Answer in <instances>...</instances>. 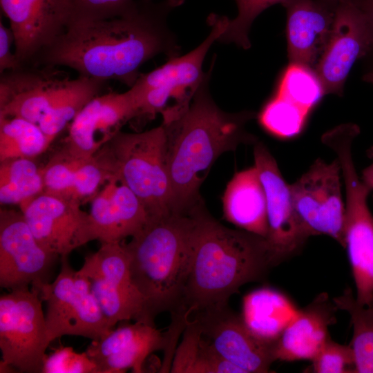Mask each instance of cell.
I'll return each instance as SVG.
<instances>
[{"mask_svg":"<svg viewBox=\"0 0 373 373\" xmlns=\"http://www.w3.org/2000/svg\"><path fill=\"white\" fill-rule=\"evenodd\" d=\"M184 1L137 0L119 16L74 21L34 65L66 67L79 76L116 80L131 88L149 60L160 54L169 59L180 55L167 19Z\"/></svg>","mask_w":373,"mask_h":373,"instance_id":"obj_1","label":"cell"},{"mask_svg":"<svg viewBox=\"0 0 373 373\" xmlns=\"http://www.w3.org/2000/svg\"><path fill=\"white\" fill-rule=\"evenodd\" d=\"M194 227L191 255L178 314H195L228 306L243 285L264 280L278 265L265 237L232 229L213 218L202 202L192 208Z\"/></svg>","mask_w":373,"mask_h":373,"instance_id":"obj_2","label":"cell"},{"mask_svg":"<svg viewBox=\"0 0 373 373\" xmlns=\"http://www.w3.org/2000/svg\"><path fill=\"white\" fill-rule=\"evenodd\" d=\"M216 57L187 109L176 119L162 124L166 131V162L173 192V212L186 213L202 202L200 187L215 161L241 144H255L245 129L249 111L227 113L209 91Z\"/></svg>","mask_w":373,"mask_h":373,"instance_id":"obj_3","label":"cell"},{"mask_svg":"<svg viewBox=\"0 0 373 373\" xmlns=\"http://www.w3.org/2000/svg\"><path fill=\"white\" fill-rule=\"evenodd\" d=\"M194 218L187 213H171L150 218L124 244L133 283L145 300L148 315L179 313L188 270Z\"/></svg>","mask_w":373,"mask_h":373,"instance_id":"obj_4","label":"cell"},{"mask_svg":"<svg viewBox=\"0 0 373 373\" xmlns=\"http://www.w3.org/2000/svg\"><path fill=\"white\" fill-rule=\"evenodd\" d=\"M164 126L138 133L121 131L95 155L108 173L128 186L149 218L173 212V192L166 162Z\"/></svg>","mask_w":373,"mask_h":373,"instance_id":"obj_5","label":"cell"},{"mask_svg":"<svg viewBox=\"0 0 373 373\" xmlns=\"http://www.w3.org/2000/svg\"><path fill=\"white\" fill-rule=\"evenodd\" d=\"M228 21L226 16L209 15L207 22L211 31L199 46L140 75L128 90L135 108V118L152 119L161 114L162 124H167L187 109L205 77L207 72L202 70L205 57L224 32Z\"/></svg>","mask_w":373,"mask_h":373,"instance_id":"obj_6","label":"cell"},{"mask_svg":"<svg viewBox=\"0 0 373 373\" xmlns=\"http://www.w3.org/2000/svg\"><path fill=\"white\" fill-rule=\"evenodd\" d=\"M354 138L332 137L327 144L339 162L345 189L344 241L356 287V299L373 306V214L367 198L371 193L358 175L352 155Z\"/></svg>","mask_w":373,"mask_h":373,"instance_id":"obj_7","label":"cell"},{"mask_svg":"<svg viewBox=\"0 0 373 373\" xmlns=\"http://www.w3.org/2000/svg\"><path fill=\"white\" fill-rule=\"evenodd\" d=\"M60 67L23 66L0 73V117H19L37 125L62 103L104 82Z\"/></svg>","mask_w":373,"mask_h":373,"instance_id":"obj_8","label":"cell"},{"mask_svg":"<svg viewBox=\"0 0 373 373\" xmlns=\"http://www.w3.org/2000/svg\"><path fill=\"white\" fill-rule=\"evenodd\" d=\"M39 291L31 287L10 291L0 297L1 372L42 373L46 350L51 343Z\"/></svg>","mask_w":373,"mask_h":373,"instance_id":"obj_9","label":"cell"},{"mask_svg":"<svg viewBox=\"0 0 373 373\" xmlns=\"http://www.w3.org/2000/svg\"><path fill=\"white\" fill-rule=\"evenodd\" d=\"M68 258L61 257V269L55 280L42 283L37 289L46 303L45 318L50 341L64 335L100 340L113 328L87 278L73 269Z\"/></svg>","mask_w":373,"mask_h":373,"instance_id":"obj_10","label":"cell"},{"mask_svg":"<svg viewBox=\"0 0 373 373\" xmlns=\"http://www.w3.org/2000/svg\"><path fill=\"white\" fill-rule=\"evenodd\" d=\"M86 278L110 325L135 320L155 325L147 313L144 297L131 279L129 257L122 242L102 243L88 255L77 271Z\"/></svg>","mask_w":373,"mask_h":373,"instance_id":"obj_11","label":"cell"},{"mask_svg":"<svg viewBox=\"0 0 373 373\" xmlns=\"http://www.w3.org/2000/svg\"><path fill=\"white\" fill-rule=\"evenodd\" d=\"M339 162L317 159L290 184L298 218L310 236L326 235L345 247V203Z\"/></svg>","mask_w":373,"mask_h":373,"instance_id":"obj_12","label":"cell"},{"mask_svg":"<svg viewBox=\"0 0 373 373\" xmlns=\"http://www.w3.org/2000/svg\"><path fill=\"white\" fill-rule=\"evenodd\" d=\"M59 256L37 241L21 211L0 210V285L10 291L36 289L48 282Z\"/></svg>","mask_w":373,"mask_h":373,"instance_id":"obj_13","label":"cell"},{"mask_svg":"<svg viewBox=\"0 0 373 373\" xmlns=\"http://www.w3.org/2000/svg\"><path fill=\"white\" fill-rule=\"evenodd\" d=\"M0 5L9 19L21 66L34 65L73 21L68 0H0Z\"/></svg>","mask_w":373,"mask_h":373,"instance_id":"obj_14","label":"cell"},{"mask_svg":"<svg viewBox=\"0 0 373 373\" xmlns=\"http://www.w3.org/2000/svg\"><path fill=\"white\" fill-rule=\"evenodd\" d=\"M254 158L266 198V238L279 265L297 254L310 236L295 209L290 184L284 179L275 158L263 143L254 144Z\"/></svg>","mask_w":373,"mask_h":373,"instance_id":"obj_15","label":"cell"},{"mask_svg":"<svg viewBox=\"0 0 373 373\" xmlns=\"http://www.w3.org/2000/svg\"><path fill=\"white\" fill-rule=\"evenodd\" d=\"M372 47L365 17L353 0H336L332 30L314 67L325 94L341 95L355 62Z\"/></svg>","mask_w":373,"mask_h":373,"instance_id":"obj_16","label":"cell"},{"mask_svg":"<svg viewBox=\"0 0 373 373\" xmlns=\"http://www.w3.org/2000/svg\"><path fill=\"white\" fill-rule=\"evenodd\" d=\"M81 203L41 193L19 207L39 244L61 258L90 242L89 214Z\"/></svg>","mask_w":373,"mask_h":373,"instance_id":"obj_17","label":"cell"},{"mask_svg":"<svg viewBox=\"0 0 373 373\" xmlns=\"http://www.w3.org/2000/svg\"><path fill=\"white\" fill-rule=\"evenodd\" d=\"M190 318L199 322L202 336L216 351L245 373L269 372L276 361L275 345L255 336L241 315L232 311L229 305L195 314Z\"/></svg>","mask_w":373,"mask_h":373,"instance_id":"obj_18","label":"cell"},{"mask_svg":"<svg viewBox=\"0 0 373 373\" xmlns=\"http://www.w3.org/2000/svg\"><path fill=\"white\" fill-rule=\"evenodd\" d=\"M135 116L128 90L101 93L90 100L69 124L61 149L77 158L90 157Z\"/></svg>","mask_w":373,"mask_h":373,"instance_id":"obj_19","label":"cell"},{"mask_svg":"<svg viewBox=\"0 0 373 373\" xmlns=\"http://www.w3.org/2000/svg\"><path fill=\"white\" fill-rule=\"evenodd\" d=\"M166 333L155 325L135 321L111 331L103 338L92 341L86 352L96 365L97 373H120L131 368L143 372V364L153 352L166 350Z\"/></svg>","mask_w":373,"mask_h":373,"instance_id":"obj_20","label":"cell"},{"mask_svg":"<svg viewBox=\"0 0 373 373\" xmlns=\"http://www.w3.org/2000/svg\"><path fill=\"white\" fill-rule=\"evenodd\" d=\"M90 200V241L122 242L137 234L149 220L140 199L115 178L109 179Z\"/></svg>","mask_w":373,"mask_h":373,"instance_id":"obj_21","label":"cell"},{"mask_svg":"<svg viewBox=\"0 0 373 373\" xmlns=\"http://www.w3.org/2000/svg\"><path fill=\"white\" fill-rule=\"evenodd\" d=\"M336 0H287V55L290 63L314 69L329 39Z\"/></svg>","mask_w":373,"mask_h":373,"instance_id":"obj_22","label":"cell"},{"mask_svg":"<svg viewBox=\"0 0 373 373\" xmlns=\"http://www.w3.org/2000/svg\"><path fill=\"white\" fill-rule=\"evenodd\" d=\"M338 309L325 292L298 309L275 344L276 361H312L330 338L328 327L336 323Z\"/></svg>","mask_w":373,"mask_h":373,"instance_id":"obj_23","label":"cell"},{"mask_svg":"<svg viewBox=\"0 0 373 373\" xmlns=\"http://www.w3.org/2000/svg\"><path fill=\"white\" fill-rule=\"evenodd\" d=\"M222 200L227 221L241 229L267 238L265 193L254 165L234 174L226 186Z\"/></svg>","mask_w":373,"mask_h":373,"instance_id":"obj_24","label":"cell"},{"mask_svg":"<svg viewBox=\"0 0 373 373\" xmlns=\"http://www.w3.org/2000/svg\"><path fill=\"white\" fill-rule=\"evenodd\" d=\"M298 311L286 295L264 287L244 297L241 316L255 336L275 345Z\"/></svg>","mask_w":373,"mask_h":373,"instance_id":"obj_25","label":"cell"},{"mask_svg":"<svg viewBox=\"0 0 373 373\" xmlns=\"http://www.w3.org/2000/svg\"><path fill=\"white\" fill-rule=\"evenodd\" d=\"M170 372L173 373H245L222 357L202 336L199 322L190 318L183 331Z\"/></svg>","mask_w":373,"mask_h":373,"instance_id":"obj_26","label":"cell"},{"mask_svg":"<svg viewBox=\"0 0 373 373\" xmlns=\"http://www.w3.org/2000/svg\"><path fill=\"white\" fill-rule=\"evenodd\" d=\"M338 309L350 316L353 336L350 344L354 357V373H373V306L358 303L350 288L335 297Z\"/></svg>","mask_w":373,"mask_h":373,"instance_id":"obj_27","label":"cell"},{"mask_svg":"<svg viewBox=\"0 0 373 373\" xmlns=\"http://www.w3.org/2000/svg\"><path fill=\"white\" fill-rule=\"evenodd\" d=\"M0 202L1 204H20L44 191L42 167L29 158L0 162Z\"/></svg>","mask_w":373,"mask_h":373,"instance_id":"obj_28","label":"cell"},{"mask_svg":"<svg viewBox=\"0 0 373 373\" xmlns=\"http://www.w3.org/2000/svg\"><path fill=\"white\" fill-rule=\"evenodd\" d=\"M50 144L38 125L19 117H0V162L32 159Z\"/></svg>","mask_w":373,"mask_h":373,"instance_id":"obj_29","label":"cell"},{"mask_svg":"<svg viewBox=\"0 0 373 373\" xmlns=\"http://www.w3.org/2000/svg\"><path fill=\"white\" fill-rule=\"evenodd\" d=\"M325 94L314 69L292 63L284 71L276 93L309 113Z\"/></svg>","mask_w":373,"mask_h":373,"instance_id":"obj_30","label":"cell"},{"mask_svg":"<svg viewBox=\"0 0 373 373\" xmlns=\"http://www.w3.org/2000/svg\"><path fill=\"white\" fill-rule=\"evenodd\" d=\"M309 113L290 101L275 94L258 115L261 126L268 133L280 139H291L300 135Z\"/></svg>","mask_w":373,"mask_h":373,"instance_id":"obj_31","label":"cell"},{"mask_svg":"<svg viewBox=\"0 0 373 373\" xmlns=\"http://www.w3.org/2000/svg\"><path fill=\"white\" fill-rule=\"evenodd\" d=\"M235 1L238 7V15L234 19H229L224 32L217 41L223 44H234L247 50L251 47L249 34L256 18L271 6L276 3L282 4L287 0Z\"/></svg>","mask_w":373,"mask_h":373,"instance_id":"obj_32","label":"cell"},{"mask_svg":"<svg viewBox=\"0 0 373 373\" xmlns=\"http://www.w3.org/2000/svg\"><path fill=\"white\" fill-rule=\"evenodd\" d=\"M82 160L67 154L61 149L55 153L42 167V193L73 198L74 176Z\"/></svg>","mask_w":373,"mask_h":373,"instance_id":"obj_33","label":"cell"},{"mask_svg":"<svg viewBox=\"0 0 373 373\" xmlns=\"http://www.w3.org/2000/svg\"><path fill=\"white\" fill-rule=\"evenodd\" d=\"M315 373H354V357L350 345H344L328 338L312 361Z\"/></svg>","mask_w":373,"mask_h":373,"instance_id":"obj_34","label":"cell"},{"mask_svg":"<svg viewBox=\"0 0 373 373\" xmlns=\"http://www.w3.org/2000/svg\"><path fill=\"white\" fill-rule=\"evenodd\" d=\"M108 180V172L95 154L82 159L74 176L73 198L80 202L91 199L97 193L99 186Z\"/></svg>","mask_w":373,"mask_h":373,"instance_id":"obj_35","label":"cell"},{"mask_svg":"<svg viewBox=\"0 0 373 373\" xmlns=\"http://www.w3.org/2000/svg\"><path fill=\"white\" fill-rule=\"evenodd\" d=\"M72 8L73 21L98 20L122 15L136 5L135 0H68Z\"/></svg>","mask_w":373,"mask_h":373,"instance_id":"obj_36","label":"cell"},{"mask_svg":"<svg viewBox=\"0 0 373 373\" xmlns=\"http://www.w3.org/2000/svg\"><path fill=\"white\" fill-rule=\"evenodd\" d=\"M42 373H97V368L86 352L63 347L46 355Z\"/></svg>","mask_w":373,"mask_h":373,"instance_id":"obj_37","label":"cell"},{"mask_svg":"<svg viewBox=\"0 0 373 373\" xmlns=\"http://www.w3.org/2000/svg\"><path fill=\"white\" fill-rule=\"evenodd\" d=\"M14 36L10 28L0 20V73L21 67L15 52L11 50Z\"/></svg>","mask_w":373,"mask_h":373,"instance_id":"obj_38","label":"cell"},{"mask_svg":"<svg viewBox=\"0 0 373 373\" xmlns=\"http://www.w3.org/2000/svg\"><path fill=\"white\" fill-rule=\"evenodd\" d=\"M363 12L367 20L373 47V0H353Z\"/></svg>","mask_w":373,"mask_h":373,"instance_id":"obj_39","label":"cell"},{"mask_svg":"<svg viewBox=\"0 0 373 373\" xmlns=\"http://www.w3.org/2000/svg\"><path fill=\"white\" fill-rule=\"evenodd\" d=\"M369 155L373 158V147L370 149ZM361 178L370 191L373 192V161L362 171Z\"/></svg>","mask_w":373,"mask_h":373,"instance_id":"obj_40","label":"cell"},{"mask_svg":"<svg viewBox=\"0 0 373 373\" xmlns=\"http://www.w3.org/2000/svg\"><path fill=\"white\" fill-rule=\"evenodd\" d=\"M363 79L365 82L373 84V70L365 74L364 75Z\"/></svg>","mask_w":373,"mask_h":373,"instance_id":"obj_41","label":"cell"}]
</instances>
